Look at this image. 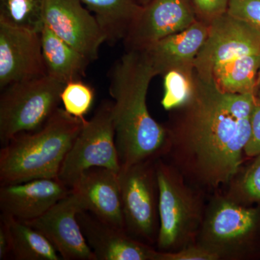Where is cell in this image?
<instances>
[{
  "label": "cell",
  "instance_id": "obj_1",
  "mask_svg": "<svg viewBox=\"0 0 260 260\" xmlns=\"http://www.w3.org/2000/svg\"><path fill=\"white\" fill-rule=\"evenodd\" d=\"M256 99L224 92L194 72L190 95L170 110L164 124L168 148L162 158L207 193L227 186L244 162Z\"/></svg>",
  "mask_w": 260,
  "mask_h": 260
},
{
  "label": "cell",
  "instance_id": "obj_2",
  "mask_svg": "<svg viewBox=\"0 0 260 260\" xmlns=\"http://www.w3.org/2000/svg\"><path fill=\"white\" fill-rule=\"evenodd\" d=\"M157 76L144 51H126L109 73L113 119L121 168L166 155L168 135L164 124L150 115L147 95Z\"/></svg>",
  "mask_w": 260,
  "mask_h": 260
},
{
  "label": "cell",
  "instance_id": "obj_3",
  "mask_svg": "<svg viewBox=\"0 0 260 260\" xmlns=\"http://www.w3.org/2000/svg\"><path fill=\"white\" fill-rule=\"evenodd\" d=\"M259 68V30L228 13L210 24L195 59L197 75L226 93L255 94Z\"/></svg>",
  "mask_w": 260,
  "mask_h": 260
},
{
  "label": "cell",
  "instance_id": "obj_4",
  "mask_svg": "<svg viewBox=\"0 0 260 260\" xmlns=\"http://www.w3.org/2000/svg\"><path fill=\"white\" fill-rule=\"evenodd\" d=\"M85 120L59 107L41 129L12 138L0 151L1 185L58 178L61 164Z\"/></svg>",
  "mask_w": 260,
  "mask_h": 260
},
{
  "label": "cell",
  "instance_id": "obj_5",
  "mask_svg": "<svg viewBox=\"0 0 260 260\" xmlns=\"http://www.w3.org/2000/svg\"><path fill=\"white\" fill-rule=\"evenodd\" d=\"M160 226L157 247L177 251L197 242L206 208V191L193 186L164 158L156 160Z\"/></svg>",
  "mask_w": 260,
  "mask_h": 260
},
{
  "label": "cell",
  "instance_id": "obj_6",
  "mask_svg": "<svg viewBox=\"0 0 260 260\" xmlns=\"http://www.w3.org/2000/svg\"><path fill=\"white\" fill-rule=\"evenodd\" d=\"M66 84L49 76L12 84L0 96V140L6 145L15 135L41 129L61 104Z\"/></svg>",
  "mask_w": 260,
  "mask_h": 260
},
{
  "label": "cell",
  "instance_id": "obj_7",
  "mask_svg": "<svg viewBox=\"0 0 260 260\" xmlns=\"http://www.w3.org/2000/svg\"><path fill=\"white\" fill-rule=\"evenodd\" d=\"M259 219L258 210L236 202L219 189L207 203L196 243L219 260L242 259Z\"/></svg>",
  "mask_w": 260,
  "mask_h": 260
},
{
  "label": "cell",
  "instance_id": "obj_8",
  "mask_svg": "<svg viewBox=\"0 0 260 260\" xmlns=\"http://www.w3.org/2000/svg\"><path fill=\"white\" fill-rule=\"evenodd\" d=\"M105 168L119 173L113 102L104 101L90 120H85L59 170V180L72 188L85 171Z\"/></svg>",
  "mask_w": 260,
  "mask_h": 260
},
{
  "label": "cell",
  "instance_id": "obj_9",
  "mask_svg": "<svg viewBox=\"0 0 260 260\" xmlns=\"http://www.w3.org/2000/svg\"><path fill=\"white\" fill-rule=\"evenodd\" d=\"M157 160L121 167L118 173L124 229L131 237L151 246L157 243L160 226Z\"/></svg>",
  "mask_w": 260,
  "mask_h": 260
},
{
  "label": "cell",
  "instance_id": "obj_10",
  "mask_svg": "<svg viewBox=\"0 0 260 260\" xmlns=\"http://www.w3.org/2000/svg\"><path fill=\"white\" fill-rule=\"evenodd\" d=\"M191 0H150L142 6L123 39L126 51H143L196 21Z\"/></svg>",
  "mask_w": 260,
  "mask_h": 260
},
{
  "label": "cell",
  "instance_id": "obj_11",
  "mask_svg": "<svg viewBox=\"0 0 260 260\" xmlns=\"http://www.w3.org/2000/svg\"><path fill=\"white\" fill-rule=\"evenodd\" d=\"M44 24L90 61L96 60L105 32L80 0H46Z\"/></svg>",
  "mask_w": 260,
  "mask_h": 260
},
{
  "label": "cell",
  "instance_id": "obj_12",
  "mask_svg": "<svg viewBox=\"0 0 260 260\" xmlns=\"http://www.w3.org/2000/svg\"><path fill=\"white\" fill-rule=\"evenodd\" d=\"M84 210L73 189L39 218L26 222L45 236L64 260H96L84 237L78 215Z\"/></svg>",
  "mask_w": 260,
  "mask_h": 260
},
{
  "label": "cell",
  "instance_id": "obj_13",
  "mask_svg": "<svg viewBox=\"0 0 260 260\" xmlns=\"http://www.w3.org/2000/svg\"><path fill=\"white\" fill-rule=\"evenodd\" d=\"M47 75L41 32L0 22V89Z\"/></svg>",
  "mask_w": 260,
  "mask_h": 260
},
{
  "label": "cell",
  "instance_id": "obj_14",
  "mask_svg": "<svg viewBox=\"0 0 260 260\" xmlns=\"http://www.w3.org/2000/svg\"><path fill=\"white\" fill-rule=\"evenodd\" d=\"M78 220L96 260H158L159 251L135 239L125 229L82 210Z\"/></svg>",
  "mask_w": 260,
  "mask_h": 260
},
{
  "label": "cell",
  "instance_id": "obj_15",
  "mask_svg": "<svg viewBox=\"0 0 260 260\" xmlns=\"http://www.w3.org/2000/svg\"><path fill=\"white\" fill-rule=\"evenodd\" d=\"M71 188L58 178H42L3 184L0 187L2 215L29 221L39 218L62 199Z\"/></svg>",
  "mask_w": 260,
  "mask_h": 260
},
{
  "label": "cell",
  "instance_id": "obj_16",
  "mask_svg": "<svg viewBox=\"0 0 260 260\" xmlns=\"http://www.w3.org/2000/svg\"><path fill=\"white\" fill-rule=\"evenodd\" d=\"M71 189L79 197L84 210L124 229L117 172L105 168H92L80 176Z\"/></svg>",
  "mask_w": 260,
  "mask_h": 260
},
{
  "label": "cell",
  "instance_id": "obj_17",
  "mask_svg": "<svg viewBox=\"0 0 260 260\" xmlns=\"http://www.w3.org/2000/svg\"><path fill=\"white\" fill-rule=\"evenodd\" d=\"M210 25L196 20L187 28L164 38L144 49L157 75L170 72L194 74V61L205 44Z\"/></svg>",
  "mask_w": 260,
  "mask_h": 260
},
{
  "label": "cell",
  "instance_id": "obj_18",
  "mask_svg": "<svg viewBox=\"0 0 260 260\" xmlns=\"http://www.w3.org/2000/svg\"><path fill=\"white\" fill-rule=\"evenodd\" d=\"M43 57L47 75L67 84L82 80L91 62L44 25L41 32Z\"/></svg>",
  "mask_w": 260,
  "mask_h": 260
},
{
  "label": "cell",
  "instance_id": "obj_19",
  "mask_svg": "<svg viewBox=\"0 0 260 260\" xmlns=\"http://www.w3.org/2000/svg\"><path fill=\"white\" fill-rule=\"evenodd\" d=\"M1 223L8 233L10 254L15 259H62L47 238L26 222L2 215Z\"/></svg>",
  "mask_w": 260,
  "mask_h": 260
},
{
  "label": "cell",
  "instance_id": "obj_20",
  "mask_svg": "<svg viewBox=\"0 0 260 260\" xmlns=\"http://www.w3.org/2000/svg\"><path fill=\"white\" fill-rule=\"evenodd\" d=\"M93 12L105 32L107 42L114 44L124 39L141 10L138 0H80Z\"/></svg>",
  "mask_w": 260,
  "mask_h": 260
},
{
  "label": "cell",
  "instance_id": "obj_21",
  "mask_svg": "<svg viewBox=\"0 0 260 260\" xmlns=\"http://www.w3.org/2000/svg\"><path fill=\"white\" fill-rule=\"evenodd\" d=\"M46 0H0V22L41 32L44 25Z\"/></svg>",
  "mask_w": 260,
  "mask_h": 260
},
{
  "label": "cell",
  "instance_id": "obj_22",
  "mask_svg": "<svg viewBox=\"0 0 260 260\" xmlns=\"http://www.w3.org/2000/svg\"><path fill=\"white\" fill-rule=\"evenodd\" d=\"M244 172L237 173L224 192L238 203L260 204V154Z\"/></svg>",
  "mask_w": 260,
  "mask_h": 260
},
{
  "label": "cell",
  "instance_id": "obj_23",
  "mask_svg": "<svg viewBox=\"0 0 260 260\" xmlns=\"http://www.w3.org/2000/svg\"><path fill=\"white\" fill-rule=\"evenodd\" d=\"M95 90L82 80L67 83L61 93L63 109L70 115L85 120L95 99Z\"/></svg>",
  "mask_w": 260,
  "mask_h": 260
},
{
  "label": "cell",
  "instance_id": "obj_24",
  "mask_svg": "<svg viewBox=\"0 0 260 260\" xmlns=\"http://www.w3.org/2000/svg\"><path fill=\"white\" fill-rule=\"evenodd\" d=\"M162 77L164 93L161 104L166 110L170 111L182 104L190 95L194 87V74L170 72Z\"/></svg>",
  "mask_w": 260,
  "mask_h": 260
},
{
  "label": "cell",
  "instance_id": "obj_25",
  "mask_svg": "<svg viewBox=\"0 0 260 260\" xmlns=\"http://www.w3.org/2000/svg\"><path fill=\"white\" fill-rule=\"evenodd\" d=\"M227 13L260 31V0H229Z\"/></svg>",
  "mask_w": 260,
  "mask_h": 260
},
{
  "label": "cell",
  "instance_id": "obj_26",
  "mask_svg": "<svg viewBox=\"0 0 260 260\" xmlns=\"http://www.w3.org/2000/svg\"><path fill=\"white\" fill-rule=\"evenodd\" d=\"M197 20L210 25L227 13L229 0H191Z\"/></svg>",
  "mask_w": 260,
  "mask_h": 260
},
{
  "label": "cell",
  "instance_id": "obj_27",
  "mask_svg": "<svg viewBox=\"0 0 260 260\" xmlns=\"http://www.w3.org/2000/svg\"><path fill=\"white\" fill-rule=\"evenodd\" d=\"M158 260H219V258L206 248L194 243L173 252L159 251Z\"/></svg>",
  "mask_w": 260,
  "mask_h": 260
},
{
  "label": "cell",
  "instance_id": "obj_28",
  "mask_svg": "<svg viewBox=\"0 0 260 260\" xmlns=\"http://www.w3.org/2000/svg\"><path fill=\"white\" fill-rule=\"evenodd\" d=\"M251 124L250 139L245 148V155L254 158L260 154V99L258 98L251 115Z\"/></svg>",
  "mask_w": 260,
  "mask_h": 260
},
{
  "label": "cell",
  "instance_id": "obj_29",
  "mask_svg": "<svg viewBox=\"0 0 260 260\" xmlns=\"http://www.w3.org/2000/svg\"><path fill=\"white\" fill-rule=\"evenodd\" d=\"M10 254L9 237L4 225L1 223L0 227V259H5Z\"/></svg>",
  "mask_w": 260,
  "mask_h": 260
},
{
  "label": "cell",
  "instance_id": "obj_30",
  "mask_svg": "<svg viewBox=\"0 0 260 260\" xmlns=\"http://www.w3.org/2000/svg\"><path fill=\"white\" fill-rule=\"evenodd\" d=\"M255 94L256 96L260 99V68L258 71L257 78H256Z\"/></svg>",
  "mask_w": 260,
  "mask_h": 260
},
{
  "label": "cell",
  "instance_id": "obj_31",
  "mask_svg": "<svg viewBox=\"0 0 260 260\" xmlns=\"http://www.w3.org/2000/svg\"><path fill=\"white\" fill-rule=\"evenodd\" d=\"M138 1H139V3L142 5H146L147 3H148L150 1V0H138Z\"/></svg>",
  "mask_w": 260,
  "mask_h": 260
}]
</instances>
